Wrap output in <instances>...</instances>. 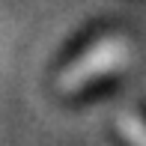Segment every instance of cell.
<instances>
[{
	"label": "cell",
	"mask_w": 146,
	"mask_h": 146,
	"mask_svg": "<svg viewBox=\"0 0 146 146\" xmlns=\"http://www.w3.org/2000/svg\"><path fill=\"white\" fill-rule=\"evenodd\" d=\"M131 57H134V51H131L128 39L108 36V39H102V42L90 45L75 63H69L60 72L57 90L60 92H78V90L87 87V84L110 75V72H116V69H122V66H128Z\"/></svg>",
	"instance_id": "cell-1"
},
{
	"label": "cell",
	"mask_w": 146,
	"mask_h": 146,
	"mask_svg": "<svg viewBox=\"0 0 146 146\" xmlns=\"http://www.w3.org/2000/svg\"><path fill=\"white\" fill-rule=\"evenodd\" d=\"M116 128L125 140H134V143H146V122L137 113H119L116 116Z\"/></svg>",
	"instance_id": "cell-2"
}]
</instances>
